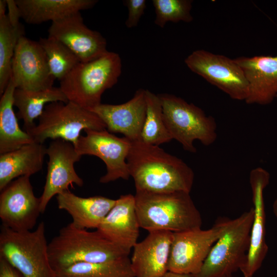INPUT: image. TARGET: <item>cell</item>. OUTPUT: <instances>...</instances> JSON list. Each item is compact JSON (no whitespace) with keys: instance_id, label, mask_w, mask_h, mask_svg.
Instances as JSON below:
<instances>
[{"instance_id":"6da1fadb","label":"cell","mask_w":277,"mask_h":277,"mask_svg":"<svg viewBox=\"0 0 277 277\" xmlns=\"http://www.w3.org/2000/svg\"><path fill=\"white\" fill-rule=\"evenodd\" d=\"M127 163L136 191L190 193L192 189L194 178L192 169L159 146L140 140L131 141Z\"/></svg>"},{"instance_id":"7a4b0ae2","label":"cell","mask_w":277,"mask_h":277,"mask_svg":"<svg viewBox=\"0 0 277 277\" xmlns=\"http://www.w3.org/2000/svg\"><path fill=\"white\" fill-rule=\"evenodd\" d=\"M135 209L140 228L148 232H180L201 228V214L190 193L136 191Z\"/></svg>"},{"instance_id":"3957f363","label":"cell","mask_w":277,"mask_h":277,"mask_svg":"<svg viewBox=\"0 0 277 277\" xmlns=\"http://www.w3.org/2000/svg\"><path fill=\"white\" fill-rule=\"evenodd\" d=\"M48 251L55 271L77 263L110 262L129 254L98 230L80 229L72 223L60 229L48 243Z\"/></svg>"},{"instance_id":"277c9868","label":"cell","mask_w":277,"mask_h":277,"mask_svg":"<svg viewBox=\"0 0 277 277\" xmlns=\"http://www.w3.org/2000/svg\"><path fill=\"white\" fill-rule=\"evenodd\" d=\"M122 69L120 55L108 51L94 60L80 62L60 81V88L68 102L88 109L101 103L102 94L116 84Z\"/></svg>"},{"instance_id":"5b68a950","label":"cell","mask_w":277,"mask_h":277,"mask_svg":"<svg viewBox=\"0 0 277 277\" xmlns=\"http://www.w3.org/2000/svg\"><path fill=\"white\" fill-rule=\"evenodd\" d=\"M48 245L43 221L33 231L17 232L1 225L0 256L23 277H57L50 262Z\"/></svg>"},{"instance_id":"8992f818","label":"cell","mask_w":277,"mask_h":277,"mask_svg":"<svg viewBox=\"0 0 277 277\" xmlns=\"http://www.w3.org/2000/svg\"><path fill=\"white\" fill-rule=\"evenodd\" d=\"M167 129L172 138L184 150L196 152L194 142L208 146L217 138V125L214 118L207 115L200 107L181 97L169 93L158 94Z\"/></svg>"},{"instance_id":"52a82bcc","label":"cell","mask_w":277,"mask_h":277,"mask_svg":"<svg viewBox=\"0 0 277 277\" xmlns=\"http://www.w3.org/2000/svg\"><path fill=\"white\" fill-rule=\"evenodd\" d=\"M253 213L252 207L234 219H229L195 277H222L241 270L249 248Z\"/></svg>"},{"instance_id":"ba28073f","label":"cell","mask_w":277,"mask_h":277,"mask_svg":"<svg viewBox=\"0 0 277 277\" xmlns=\"http://www.w3.org/2000/svg\"><path fill=\"white\" fill-rule=\"evenodd\" d=\"M87 129H106L102 120L94 113L71 102L48 104L38 117L37 125L27 132L34 142L44 144L48 138L62 139L74 146Z\"/></svg>"},{"instance_id":"9c48e42d","label":"cell","mask_w":277,"mask_h":277,"mask_svg":"<svg viewBox=\"0 0 277 277\" xmlns=\"http://www.w3.org/2000/svg\"><path fill=\"white\" fill-rule=\"evenodd\" d=\"M228 220L219 218L211 228L206 230L196 228L172 232L168 271L197 274L211 248L224 232Z\"/></svg>"},{"instance_id":"30bf717a","label":"cell","mask_w":277,"mask_h":277,"mask_svg":"<svg viewBox=\"0 0 277 277\" xmlns=\"http://www.w3.org/2000/svg\"><path fill=\"white\" fill-rule=\"evenodd\" d=\"M187 67L235 100L246 101L247 80L234 59L204 50L193 51L185 60Z\"/></svg>"},{"instance_id":"8fae6325","label":"cell","mask_w":277,"mask_h":277,"mask_svg":"<svg viewBox=\"0 0 277 277\" xmlns=\"http://www.w3.org/2000/svg\"><path fill=\"white\" fill-rule=\"evenodd\" d=\"M84 131L85 135L80 136L74 147L80 155H94L105 164L107 172L100 182L106 184L119 179L128 180L130 176L127 158L131 141L117 137L107 129Z\"/></svg>"},{"instance_id":"7c38bea8","label":"cell","mask_w":277,"mask_h":277,"mask_svg":"<svg viewBox=\"0 0 277 277\" xmlns=\"http://www.w3.org/2000/svg\"><path fill=\"white\" fill-rule=\"evenodd\" d=\"M30 177H19L1 191L2 225L17 232L31 231L41 213L40 197L34 195Z\"/></svg>"},{"instance_id":"4fadbf2b","label":"cell","mask_w":277,"mask_h":277,"mask_svg":"<svg viewBox=\"0 0 277 277\" xmlns=\"http://www.w3.org/2000/svg\"><path fill=\"white\" fill-rule=\"evenodd\" d=\"M16 88L38 90L53 87L46 54L39 42L21 36L12 62L11 78Z\"/></svg>"},{"instance_id":"5bb4252c","label":"cell","mask_w":277,"mask_h":277,"mask_svg":"<svg viewBox=\"0 0 277 277\" xmlns=\"http://www.w3.org/2000/svg\"><path fill=\"white\" fill-rule=\"evenodd\" d=\"M49 157L46 182L41 200V212L44 213L51 199L69 190L70 186L84 185L83 179L76 172L74 165L82 156L74 145L62 139L53 140L46 149Z\"/></svg>"},{"instance_id":"9a60e30c","label":"cell","mask_w":277,"mask_h":277,"mask_svg":"<svg viewBox=\"0 0 277 277\" xmlns=\"http://www.w3.org/2000/svg\"><path fill=\"white\" fill-rule=\"evenodd\" d=\"M269 173L262 167L252 169L249 175L252 192L253 218L250 245L246 260L241 269L244 277H253L261 267L268 251L266 241V214L264 191L269 183Z\"/></svg>"},{"instance_id":"2e32d148","label":"cell","mask_w":277,"mask_h":277,"mask_svg":"<svg viewBox=\"0 0 277 277\" xmlns=\"http://www.w3.org/2000/svg\"><path fill=\"white\" fill-rule=\"evenodd\" d=\"M48 31L49 36L65 44L82 62L96 59L108 51L105 38L84 24L80 12L51 23Z\"/></svg>"},{"instance_id":"e0dca14e","label":"cell","mask_w":277,"mask_h":277,"mask_svg":"<svg viewBox=\"0 0 277 277\" xmlns=\"http://www.w3.org/2000/svg\"><path fill=\"white\" fill-rule=\"evenodd\" d=\"M104 123L111 133H120L131 141L140 140L146 117V90L140 88L127 102L102 104L88 109Z\"/></svg>"},{"instance_id":"ac0fdd59","label":"cell","mask_w":277,"mask_h":277,"mask_svg":"<svg viewBox=\"0 0 277 277\" xmlns=\"http://www.w3.org/2000/svg\"><path fill=\"white\" fill-rule=\"evenodd\" d=\"M243 70L249 86L245 101L266 105L277 96V55L241 56L234 59Z\"/></svg>"},{"instance_id":"d6986e66","label":"cell","mask_w":277,"mask_h":277,"mask_svg":"<svg viewBox=\"0 0 277 277\" xmlns=\"http://www.w3.org/2000/svg\"><path fill=\"white\" fill-rule=\"evenodd\" d=\"M140 228L134 195H121L96 229L128 253L137 242Z\"/></svg>"},{"instance_id":"ffe728a7","label":"cell","mask_w":277,"mask_h":277,"mask_svg":"<svg viewBox=\"0 0 277 277\" xmlns=\"http://www.w3.org/2000/svg\"><path fill=\"white\" fill-rule=\"evenodd\" d=\"M172 232L167 231L149 232L133 248L130 259L134 277H159L168 271Z\"/></svg>"},{"instance_id":"44dd1931","label":"cell","mask_w":277,"mask_h":277,"mask_svg":"<svg viewBox=\"0 0 277 277\" xmlns=\"http://www.w3.org/2000/svg\"><path fill=\"white\" fill-rule=\"evenodd\" d=\"M56 200L58 208L72 217L73 225L83 229H97L116 202V200L100 195L78 196L69 190L57 195Z\"/></svg>"},{"instance_id":"7402d4cb","label":"cell","mask_w":277,"mask_h":277,"mask_svg":"<svg viewBox=\"0 0 277 277\" xmlns=\"http://www.w3.org/2000/svg\"><path fill=\"white\" fill-rule=\"evenodd\" d=\"M44 144L33 142L0 154V190L14 179L40 171L46 155Z\"/></svg>"},{"instance_id":"603a6c76","label":"cell","mask_w":277,"mask_h":277,"mask_svg":"<svg viewBox=\"0 0 277 277\" xmlns=\"http://www.w3.org/2000/svg\"><path fill=\"white\" fill-rule=\"evenodd\" d=\"M21 17L29 24L52 23L82 10L89 9L96 0H15Z\"/></svg>"},{"instance_id":"cb8c5ba5","label":"cell","mask_w":277,"mask_h":277,"mask_svg":"<svg viewBox=\"0 0 277 277\" xmlns=\"http://www.w3.org/2000/svg\"><path fill=\"white\" fill-rule=\"evenodd\" d=\"M56 102H68L60 87L38 90L16 88L13 94L14 106L18 109L17 116L23 120L26 132L35 126L34 120L40 116L45 106Z\"/></svg>"},{"instance_id":"d4e9b609","label":"cell","mask_w":277,"mask_h":277,"mask_svg":"<svg viewBox=\"0 0 277 277\" xmlns=\"http://www.w3.org/2000/svg\"><path fill=\"white\" fill-rule=\"evenodd\" d=\"M16 87L10 78L0 100V154L17 149L34 142L32 137L22 130L13 107Z\"/></svg>"},{"instance_id":"484cf974","label":"cell","mask_w":277,"mask_h":277,"mask_svg":"<svg viewBox=\"0 0 277 277\" xmlns=\"http://www.w3.org/2000/svg\"><path fill=\"white\" fill-rule=\"evenodd\" d=\"M56 272L57 277H134L128 256L103 263H77Z\"/></svg>"},{"instance_id":"4316f807","label":"cell","mask_w":277,"mask_h":277,"mask_svg":"<svg viewBox=\"0 0 277 277\" xmlns=\"http://www.w3.org/2000/svg\"><path fill=\"white\" fill-rule=\"evenodd\" d=\"M146 113L140 141L159 146L172 139L164 122L162 106L158 94L146 90Z\"/></svg>"},{"instance_id":"83f0119b","label":"cell","mask_w":277,"mask_h":277,"mask_svg":"<svg viewBox=\"0 0 277 277\" xmlns=\"http://www.w3.org/2000/svg\"><path fill=\"white\" fill-rule=\"evenodd\" d=\"M24 35L23 26L12 25L8 15L0 16V95L10 81L14 50L19 38Z\"/></svg>"},{"instance_id":"f1b7e54d","label":"cell","mask_w":277,"mask_h":277,"mask_svg":"<svg viewBox=\"0 0 277 277\" xmlns=\"http://www.w3.org/2000/svg\"><path fill=\"white\" fill-rule=\"evenodd\" d=\"M38 42L46 54L51 74L60 81L81 62L67 46L52 37H41Z\"/></svg>"},{"instance_id":"f546056e","label":"cell","mask_w":277,"mask_h":277,"mask_svg":"<svg viewBox=\"0 0 277 277\" xmlns=\"http://www.w3.org/2000/svg\"><path fill=\"white\" fill-rule=\"evenodd\" d=\"M192 3L191 0H153L155 13L154 24L164 28L169 22H192Z\"/></svg>"},{"instance_id":"4dcf8cb0","label":"cell","mask_w":277,"mask_h":277,"mask_svg":"<svg viewBox=\"0 0 277 277\" xmlns=\"http://www.w3.org/2000/svg\"><path fill=\"white\" fill-rule=\"evenodd\" d=\"M123 3L128 8V17L125 25L128 28H132L137 26L146 8L145 0H125Z\"/></svg>"},{"instance_id":"1f68e13d","label":"cell","mask_w":277,"mask_h":277,"mask_svg":"<svg viewBox=\"0 0 277 277\" xmlns=\"http://www.w3.org/2000/svg\"><path fill=\"white\" fill-rule=\"evenodd\" d=\"M18 272L4 257L0 256V277H21Z\"/></svg>"},{"instance_id":"d6a6232c","label":"cell","mask_w":277,"mask_h":277,"mask_svg":"<svg viewBox=\"0 0 277 277\" xmlns=\"http://www.w3.org/2000/svg\"><path fill=\"white\" fill-rule=\"evenodd\" d=\"M159 277H195L193 274L180 273L170 271H167L163 275Z\"/></svg>"},{"instance_id":"836d02e7","label":"cell","mask_w":277,"mask_h":277,"mask_svg":"<svg viewBox=\"0 0 277 277\" xmlns=\"http://www.w3.org/2000/svg\"><path fill=\"white\" fill-rule=\"evenodd\" d=\"M7 0H0V16L6 15Z\"/></svg>"},{"instance_id":"e575fe53","label":"cell","mask_w":277,"mask_h":277,"mask_svg":"<svg viewBox=\"0 0 277 277\" xmlns=\"http://www.w3.org/2000/svg\"><path fill=\"white\" fill-rule=\"evenodd\" d=\"M273 212L276 217H277V197L273 202L272 205Z\"/></svg>"},{"instance_id":"d590c367","label":"cell","mask_w":277,"mask_h":277,"mask_svg":"<svg viewBox=\"0 0 277 277\" xmlns=\"http://www.w3.org/2000/svg\"><path fill=\"white\" fill-rule=\"evenodd\" d=\"M233 274H229V275H225V276H222V277H233Z\"/></svg>"}]
</instances>
